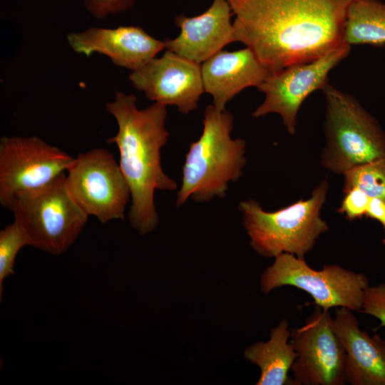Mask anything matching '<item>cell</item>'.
<instances>
[{
  "label": "cell",
  "instance_id": "cell-1",
  "mask_svg": "<svg viewBox=\"0 0 385 385\" xmlns=\"http://www.w3.org/2000/svg\"><path fill=\"white\" fill-rule=\"evenodd\" d=\"M237 41L272 73L317 59L343 43L351 0H227Z\"/></svg>",
  "mask_w": 385,
  "mask_h": 385
},
{
  "label": "cell",
  "instance_id": "cell-2",
  "mask_svg": "<svg viewBox=\"0 0 385 385\" xmlns=\"http://www.w3.org/2000/svg\"><path fill=\"white\" fill-rule=\"evenodd\" d=\"M106 108L118 125L117 133L108 138L107 143L116 145L119 165L130 188V224L144 235L158 226L155 190L178 188L175 180L164 173L160 161V150L169 137L165 127L166 106L154 103L138 109L135 95L117 91L114 100L107 103Z\"/></svg>",
  "mask_w": 385,
  "mask_h": 385
},
{
  "label": "cell",
  "instance_id": "cell-3",
  "mask_svg": "<svg viewBox=\"0 0 385 385\" xmlns=\"http://www.w3.org/2000/svg\"><path fill=\"white\" fill-rule=\"evenodd\" d=\"M233 116L213 105L206 107L203 129L185 155L182 183L175 205L181 207L189 199L203 202L225 196L230 182L242 175L246 164V143L232 139Z\"/></svg>",
  "mask_w": 385,
  "mask_h": 385
},
{
  "label": "cell",
  "instance_id": "cell-4",
  "mask_svg": "<svg viewBox=\"0 0 385 385\" xmlns=\"http://www.w3.org/2000/svg\"><path fill=\"white\" fill-rule=\"evenodd\" d=\"M328 189L327 181L323 180L307 200L272 212L252 199L240 202L239 210L252 248L265 257L289 253L304 258L329 229L321 217Z\"/></svg>",
  "mask_w": 385,
  "mask_h": 385
},
{
  "label": "cell",
  "instance_id": "cell-5",
  "mask_svg": "<svg viewBox=\"0 0 385 385\" xmlns=\"http://www.w3.org/2000/svg\"><path fill=\"white\" fill-rule=\"evenodd\" d=\"M325 99V145L320 163L337 174L385 155V133L378 120L351 94L329 83Z\"/></svg>",
  "mask_w": 385,
  "mask_h": 385
},
{
  "label": "cell",
  "instance_id": "cell-6",
  "mask_svg": "<svg viewBox=\"0 0 385 385\" xmlns=\"http://www.w3.org/2000/svg\"><path fill=\"white\" fill-rule=\"evenodd\" d=\"M6 209L26 232L29 245L54 255L69 249L88 217L70 194L66 173L40 188L16 195Z\"/></svg>",
  "mask_w": 385,
  "mask_h": 385
},
{
  "label": "cell",
  "instance_id": "cell-7",
  "mask_svg": "<svg viewBox=\"0 0 385 385\" xmlns=\"http://www.w3.org/2000/svg\"><path fill=\"white\" fill-rule=\"evenodd\" d=\"M262 291L270 293L275 288L292 286L308 293L314 303L323 309L345 307L360 311L368 288L366 275L339 265H327L316 270L304 258L289 253L274 257L273 264L262 273Z\"/></svg>",
  "mask_w": 385,
  "mask_h": 385
},
{
  "label": "cell",
  "instance_id": "cell-8",
  "mask_svg": "<svg viewBox=\"0 0 385 385\" xmlns=\"http://www.w3.org/2000/svg\"><path fill=\"white\" fill-rule=\"evenodd\" d=\"M66 182L88 216L103 224L124 220L130 190L119 163L108 150L97 148L79 153L66 171Z\"/></svg>",
  "mask_w": 385,
  "mask_h": 385
},
{
  "label": "cell",
  "instance_id": "cell-9",
  "mask_svg": "<svg viewBox=\"0 0 385 385\" xmlns=\"http://www.w3.org/2000/svg\"><path fill=\"white\" fill-rule=\"evenodd\" d=\"M73 157L36 135L0 139V203L6 208L16 195L40 188L56 179Z\"/></svg>",
  "mask_w": 385,
  "mask_h": 385
},
{
  "label": "cell",
  "instance_id": "cell-10",
  "mask_svg": "<svg viewBox=\"0 0 385 385\" xmlns=\"http://www.w3.org/2000/svg\"><path fill=\"white\" fill-rule=\"evenodd\" d=\"M351 49V46L343 43L317 59L272 72L258 87L265 98L252 117L277 113L288 133L294 135L302 103L311 93L329 83V73L349 56Z\"/></svg>",
  "mask_w": 385,
  "mask_h": 385
},
{
  "label": "cell",
  "instance_id": "cell-11",
  "mask_svg": "<svg viewBox=\"0 0 385 385\" xmlns=\"http://www.w3.org/2000/svg\"><path fill=\"white\" fill-rule=\"evenodd\" d=\"M297 357L292 366L295 385H343L346 351L329 310L317 307L303 326L291 331Z\"/></svg>",
  "mask_w": 385,
  "mask_h": 385
},
{
  "label": "cell",
  "instance_id": "cell-12",
  "mask_svg": "<svg viewBox=\"0 0 385 385\" xmlns=\"http://www.w3.org/2000/svg\"><path fill=\"white\" fill-rule=\"evenodd\" d=\"M128 78L150 101L166 106H175L185 114L197 107L205 92L201 65L169 50L132 71Z\"/></svg>",
  "mask_w": 385,
  "mask_h": 385
},
{
  "label": "cell",
  "instance_id": "cell-13",
  "mask_svg": "<svg viewBox=\"0 0 385 385\" xmlns=\"http://www.w3.org/2000/svg\"><path fill=\"white\" fill-rule=\"evenodd\" d=\"M76 53L89 57L94 53L108 56L117 66L136 71L165 48V41L158 40L141 27L121 26L115 29L91 27L66 36Z\"/></svg>",
  "mask_w": 385,
  "mask_h": 385
},
{
  "label": "cell",
  "instance_id": "cell-14",
  "mask_svg": "<svg viewBox=\"0 0 385 385\" xmlns=\"http://www.w3.org/2000/svg\"><path fill=\"white\" fill-rule=\"evenodd\" d=\"M232 15L227 0H213L205 12L196 16L179 15L175 23L180 33L173 39H165V48L200 64L237 41Z\"/></svg>",
  "mask_w": 385,
  "mask_h": 385
},
{
  "label": "cell",
  "instance_id": "cell-15",
  "mask_svg": "<svg viewBox=\"0 0 385 385\" xmlns=\"http://www.w3.org/2000/svg\"><path fill=\"white\" fill-rule=\"evenodd\" d=\"M333 327L346 351V381L351 385H385V338L360 329L352 310L338 307Z\"/></svg>",
  "mask_w": 385,
  "mask_h": 385
},
{
  "label": "cell",
  "instance_id": "cell-16",
  "mask_svg": "<svg viewBox=\"0 0 385 385\" xmlns=\"http://www.w3.org/2000/svg\"><path fill=\"white\" fill-rule=\"evenodd\" d=\"M270 73L248 47L220 51L201 65L204 91L212 96V105L219 111L225 110L226 104L245 88H258Z\"/></svg>",
  "mask_w": 385,
  "mask_h": 385
},
{
  "label": "cell",
  "instance_id": "cell-17",
  "mask_svg": "<svg viewBox=\"0 0 385 385\" xmlns=\"http://www.w3.org/2000/svg\"><path fill=\"white\" fill-rule=\"evenodd\" d=\"M289 322L283 319L272 329L267 342H258L247 347L245 357L260 369L257 385H295L289 379L297 354L292 342Z\"/></svg>",
  "mask_w": 385,
  "mask_h": 385
},
{
  "label": "cell",
  "instance_id": "cell-18",
  "mask_svg": "<svg viewBox=\"0 0 385 385\" xmlns=\"http://www.w3.org/2000/svg\"><path fill=\"white\" fill-rule=\"evenodd\" d=\"M343 42L349 46H385V3L351 0L347 9Z\"/></svg>",
  "mask_w": 385,
  "mask_h": 385
},
{
  "label": "cell",
  "instance_id": "cell-19",
  "mask_svg": "<svg viewBox=\"0 0 385 385\" xmlns=\"http://www.w3.org/2000/svg\"><path fill=\"white\" fill-rule=\"evenodd\" d=\"M343 175V192L357 188L369 197L385 200V155L354 167Z\"/></svg>",
  "mask_w": 385,
  "mask_h": 385
},
{
  "label": "cell",
  "instance_id": "cell-20",
  "mask_svg": "<svg viewBox=\"0 0 385 385\" xmlns=\"http://www.w3.org/2000/svg\"><path fill=\"white\" fill-rule=\"evenodd\" d=\"M29 245L28 237L21 227L14 221L0 231V294L3 292V282L13 274L14 265L19 251Z\"/></svg>",
  "mask_w": 385,
  "mask_h": 385
},
{
  "label": "cell",
  "instance_id": "cell-21",
  "mask_svg": "<svg viewBox=\"0 0 385 385\" xmlns=\"http://www.w3.org/2000/svg\"><path fill=\"white\" fill-rule=\"evenodd\" d=\"M337 212L344 214L350 221L366 215L370 197L361 190L353 188L344 192Z\"/></svg>",
  "mask_w": 385,
  "mask_h": 385
},
{
  "label": "cell",
  "instance_id": "cell-22",
  "mask_svg": "<svg viewBox=\"0 0 385 385\" xmlns=\"http://www.w3.org/2000/svg\"><path fill=\"white\" fill-rule=\"evenodd\" d=\"M360 312L379 319L380 327H385V283L368 287Z\"/></svg>",
  "mask_w": 385,
  "mask_h": 385
},
{
  "label": "cell",
  "instance_id": "cell-23",
  "mask_svg": "<svg viewBox=\"0 0 385 385\" xmlns=\"http://www.w3.org/2000/svg\"><path fill=\"white\" fill-rule=\"evenodd\" d=\"M135 2V0H83L86 11L98 20L125 12L130 9Z\"/></svg>",
  "mask_w": 385,
  "mask_h": 385
},
{
  "label": "cell",
  "instance_id": "cell-24",
  "mask_svg": "<svg viewBox=\"0 0 385 385\" xmlns=\"http://www.w3.org/2000/svg\"><path fill=\"white\" fill-rule=\"evenodd\" d=\"M365 216L379 222L385 232V200L379 197H370Z\"/></svg>",
  "mask_w": 385,
  "mask_h": 385
},
{
  "label": "cell",
  "instance_id": "cell-25",
  "mask_svg": "<svg viewBox=\"0 0 385 385\" xmlns=\"http://www.w3.org/2000/svg\"><path fill=\"white\" fill-rule=\"evenodd\" d=\"M382 243H383V245L385 246V237H384V239L382 240Z\"/></svg>",
  "mask_w": 385,
  "mask_h": 385
}]
</instances>
